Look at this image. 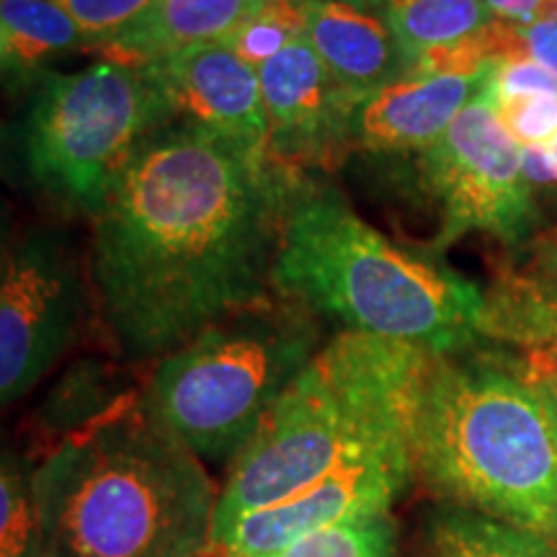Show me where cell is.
<instances>
[{
  "instance_id": "obj_1",
  "label": "cell",
  "mask_w": 557,
  "mask_h": 557,
  "mask_svg": "<svg viewBox=\"0 0 557 557\" xmlns=\"http://www.w3.org/2000/svg\"><path fill=\"white\" fill-rule=\"evenodd\" d=\"M297 171L199 124L158 129L94 214L103 323L124 357L163 359L271 299Z\"/></svg>"
},
{
  "instance_id": "obj_2",
  "label": "cell",
  "mask_w": 557,
  "mask_h": 557,
  "mask_svg": "<svg viewBox=\"0 0 557 557\" xmlns=\"http://www.w3.org/2000/svg\"><path fill=\"white\" fill-rule=\"evenodd\" d=\"M45 557H201L220 496L201 459L127 395L32 470Z\"/></svg>"
},
{
  "instance_id": "obj_3",
  "label": "cell",
  "mask_w": 557,
  "mask_h": 557,
  "mask_svg": "<svg viewBox=\"0 0 557 557\" xmlns=\"http://www.w3.org/2000/svg\"><path fill=\"white\" fill-rule=\"evenodd\" d=\"M410 455L442 498L557 547V413L534 372L462 351L431 359Z\"/></svg>"
},
{
  "instance_id": "obj_4",
  "label": "cell",
  "mask_w": 557,
  "mask_h": 557,
  "mask_svg": "<svg viewBox=\"0 0 557 557\" xmlns=\"http://www.w3.org/2000/svg\"><path fill=\"white\" fill-rule=\"evenodd\" d=\"M434 357L357 331L329 341L233 459L212 534L346 465L410 444L418 389Z\"/></svg>"
},
{
  "instance_id": "obj_5",
  "label": "cell",
  "mask_w": 557,
  "mask_h": 557,
  "mask_svg": "<svg viewBox=\"0 0 557 557\" xmlns=\"http://www.w3.org/2000/svg\"><path fill=\"white\" fill-rule=\"evenodd\" d=\"M276 295L346 331L457 354L480 336L483 289L367 225L338 194L299 184L274 261Z\"/></svg>"
},
{
  "instance_id": "obj_6",
  "label": "cell",
  "mask_w": 557,
  "mask_h": 557,
  "mask_svg": "<svg viewBox=\"0 0 557 557\" xmlns=\"http://www.w3.org/2000/svg\"><path fill=\"white\" fill-rule=\"evenodd\" d=\"M315 312L282 295L158 361L145 406L201 462H227L320 351Z\"/></svg>"
},
{
  "instance_id": "obj_7",
  "label": "cell",
  "mask_w": 557,
  "mask_h": 557,
  "mask_svg": "<svg viewBox=\"0 0 557 557\" xmlns=\"http://www.w3.org/2000/svg\"><path fill=\"white\" fill-rule=\"evenodd\" d=\"M171 107L145 67L103 60L41 83L21 124V158L37 189L96 214Z\"/></svg>"
},
{
  "instance_id": "obj_8",
  "label": "cell",
  "mask_w": 557,
  "mask_h": 557,
  "mask_svg": "<svg viewBox=\"0 0 557 557\" xmlns=\"http://www.w3.org/2000/svg\"><path fill=\"white\" fill-rule=\"evenodd\" d=\"M418 181L442 207L434 250L468 233L493 235L508 248L537 235V194L521 171V145L498 120L487 83L459 111L447 135L418 152Z\"/></svg>"
},
{
  "instance_id": "obj_9",
  "label": "cell",
  "mask_w": 557,
  "mask_h": 557,
  "mask_svg": "<svg viewBox=\"0 0 557 557\" xmlns=\"http://www.w3.org/2000/svg\"><path fill=\"white\" fill-rule=\"evenodd\" d=\"M86 287L75 250L52 230H29L3 253L0 284V400L39 385L81 329Z\"/></svg>"
},
{
  "instance_id": "obj_10",
  "label": "cell",
  "mask_w": 557,
  "mask_h": 557,
  "mask_svg": "<svg viewBox=\"0 0 557 557\" xmlns=\"http://www.w3.org/2000/svg\"><path fill=\"white\" fill-rule=\"evenodd\" d=\"M413 472L410 444L346 465L297 496L248 511L212 534L220 557H278L320 529L359 517L389 513Z\"/></svg>"
},
{
  "instance_id": "obj_11",
  "label": "cell",
  "mask_w": 557,
  "mask_h": 557,
  "mask_svg": "<svg viewBox=\"0 0 557 557\" xmlns=\"http://www.w3.org/2000/svg\"><path fill=\"white\" fill-rule=\"evenodd\" d=\"M259 81L269 120L267 152L276 163L297 171L344 156L361 96L331 73L305 34L263 62Z\"/></svg>"
},
{
  "instance_id": "obj_12",
  "label": "cell",
  "mask_w": 557,
  "mask_h": 557,
  "mask_svg": "<svg viewBox=\"0 0 557 557\" xmlns=\"http://www.w3.org/2000/svg\"><path fill=\"white\" fill-rule=\"evenodd\" d=\"M145 73L181 122L267 148L269 120L259 67L243 60L225 41L169 54L150 62Z\"/></svg>"
},
{
  "instance_id": "obj_13",
  "label": "cell",
  "mask_w": 557,
  "mask_h": 557,
  "mask_svg": "<svg viewBox=\"0 0 557 557\" xmlns=\"http://www.w3.org/2000/svg\"><path fill=\"white\" fill-rule=\"evenodd\" d=\"M485 65L475 75L410 73L361 99L351 120V145L369 152L426 150L447 135L487 83Z\"/></svg>"
},
{
  "instance_id": "obj_14",
  "label": "cell",
  "mask_w": 557,
  "mask_h": 557,
  "mask_svg": "<svg viewBox=\"0 0 557 557\" xmlns=\"http://www.w3.org/2000/svg\"><path fill=\"white\" fill-rule=\"evenodd\" d=\"M480 336L557 354V225L513 248L483 292Z\"/></svg>"
},
{
  "instance_id": "obj_15",
  "label": "cell",
  "mask_w": 557,
  "mask_h": 557,
  "mask_svg": "<svg viewBox=\"0 0 557 557\" xmlns=\"http://www.w3.org/2000/svg\"><path fill=\"white\" fill-rule=\"evenodd\" d=\"M305 37L331 73L361 99L413 73L382 9L305 0Z\"/></svg>"
},
{
  "instance_id": "obj_16",
  "label": "cell",
  "mask_w": 557,
  "mask_h": 557,
  "mask_svg": "<svg viewBox=\"0 0 557 557\" xmlns=\"http://www.w3.org/2000/svg\"><path fill=\"white\" fill-rule=\"evenodd\" d=\"M267 0H156L132 29L109 45V60L148 67L169 54L230 41Z\"/></svg>"
},
{
  "instance_id": "obj_17",
  "label": "cell",
  "mask_w": 557,
  "mask_h": 557,
  "mask_svg": "<svg viewBox=\"0 0 557 557\" xmlns=\"http://www.w3.org/2000/svg\"><path fill=\"white\" fill-rule=\"evenodd\" d=\"M86 47L75 21L54 0H0L3 75L26 81L54 54Z\"/></svg>"
},
{
  "instance_id": "obj_18",
  "label": "cell",
  "mask_w": 557,
  "mask_h": 557,
  "mask_svg": "<svg viewBox=\"0 0 557 557\" xmlns=\"http://www.w3.org/2000/svg\"><path fill=\"white\" fill-rule=\"evenodd\" d=\"M382 11L413 70L431 54L475 39L496 21L483 0H385Z\"/></svg>"
},
{
  "instance_id": "obj_19",
  "label": "cell",
  "mask_w": 557,
  "mask_h": 557,
  "mask_svg": "<svg viewBox=\"0 0 557 557\" xmlns=\"http://www.w3.org/2000/svg\"><path fill=\"white\" fill-rule=\"evenodd\" d=\"M418 557H557V547L524 529L457 506L431 521Z\"/></svg>"
},
{
  "instance_id": "obj_20",
  "label": "cell",
  "mask_w": 557,
  "mask_h": 557,
  "mask_svg": "<svg viewBox=\"0 0 557 557\" xmlns=\"http://www.w3.org/2000/svg\"><path fill=\"white\" fill-rule=\"evenodd\" d=\"M0 557H45L32 472L11 455L0 475Z\"/></svg>"
},
{
  "instance_id": "obj_21",
  "label": "cell",
  "mask_w": 557,
  "mask_h": 557,
  "mask_svg": "<svg viewBox=\"0 0 557 557\" xmlns=\"http://www.w3.org/2000/svg\"><path fill=\"white\" fill-rule=\"evenodd\" d=\"M398 532L389 513L325 527L295 542L278 557H395Z\"/></svg>"
},
{
  "instance_id": "obj_22",
  "label": "cell",
  "mask_w": 557,
  "mask_h": 557,
  "mask_svg": "<svg viewBox=\"0 0 557 557\" xmlns=\"http://www.w3.org/2000/svg\"><path fill=\"white\" fill-rule=\"evenodd\" d=\"M302 34L305 0H267L263 9L246 26H240V32L225 45L233 47L253 67H261Z\"/></svg>"
},
{
  "instance_id": "obj_23",
  "label": "cell",
  "mask_w": 557,
  "mask_h": 557,
  "mask_svg": "<svg viewBox=\"0 0 557 557\" xmlns=\"http://www.w3.org/2000/svg\"><path fill=\"white\" fill-rule=\"evenodd\" d=\"M83 34L86 47L107 50L124 37L156 0H54Z\"/></svg>"
},
{
  "instance_id": "obj_24",
  "label": "cell",
  "mask_w": 557,
  "mask_h": 557,
  "mask_svg": "<svg viewBox=\"0 0 557 557\" xmlns=\"http://www.w3.org/2000/svg\"><path fill=\"white\" fill-rule=\"evenodd\" d=\"M498 120L504 122L521 148L549 143L557 135V96H524V99L493 101Z\"/></svg>"
},
{
  "instance_id": "obj_25",
  "label": "cell",
  "mask_w": 557,
  "mask_h": 557,
  "mask_svg": "<svg viewBox=\"0 0 557 557\" xmlns=\"http://www.w3.org/2000/svg\"><path fill=\"white\" fill-rule=\"evenodd\" d=\"M487 90L493 101L524 99V96H557V75L529 58L491 62Z\"/></svg>"
},
{
  "instance_id": "obj_26",
  "label": "cell",
  "mask_w": 557,
  "mask_h": 557,
  "mask_svg": "<svg viewBox=\"0 0 557 557\" xmlns=\"http://www.w3.org/2000/svg\"><path fill=\"white\" fill-rule=\"evenodd\" d=\"M521 171H524L537 199L540 191L555 194L557 197V135L549 143L521 148Z\"/></svg>"
},
{
  "instance_id": "obj_27",
  "label": "cell",
  "mask_w": 557,
  "mask_h": 557,
  "mask_svg": "<svg viewBox=\"0 0 557 557\" xmlns=\"http://www.w3.org/2000/svg\"><path fill=\"white\" fill-rule=\"evenodd\" d=\"M519 39L529 60L540 62L542 67L557 75V16H545L519 26Z\"/></svg>"
},
{
  "instance_id": "obj_28",
  "label": "cell",
  "mask_w": 557,
  "mask_h": 557,
  "mask_svg": "<svg viewBox=\"0 0 557 557\" xmlns=\"http://www.w3.org/2000/svg\"><path fill=\"white\" fill-rule=\"evenodd\" d=\"M493 18L527 26L532 21L557 16V0H483Z\"/></svg>"
},
{
  "instance_id": "obj_29",
  "label": "cell",
  "mask_w": 557,
  "mask_h": 557,
  "mask_svg": "<svg viewBox=\"0 0 557 557\" xmlns=\"http://www.w3.org/2000/svg\"><path fill=\"white\" fill-rule=\"evenodd\" d=\"M534 374H537L542 385H545L547 395H549V403H553V408H555V413H557V372H545V374L534 372Z\"/></svg>"
},
{
  "instance_id": "obj_30",
  "label": "cell",
  "mask_w": 557,
  "mask_h": 557,
  "mask_svg": "<svg viewBox=\"0 0 557 557\" xmlns=\"http://www.w3.org/2000/svg\"><path fill=\"white\" fill-rule=\"evenodd\" d=\"M331 3H348V5H359V9H382L385 0H331Z\"/></svg>"
},
{
  "instance_id": "obj_31",
  "label": "cell",
  "mask_w": 557,
  "mask_h": 557,
  "mask_svg": "<svg viewBox=\"0 0 557 557\" xmlns=\"http://www.w3.org/2000/svg\"><path fill=\"white\" fill-rule=\"evenodd\" d=\"M545 359H547V361H553V364H545V369H542L540 374H545V372H557V354H545Z\"/></svg>"
}]
</instances>
